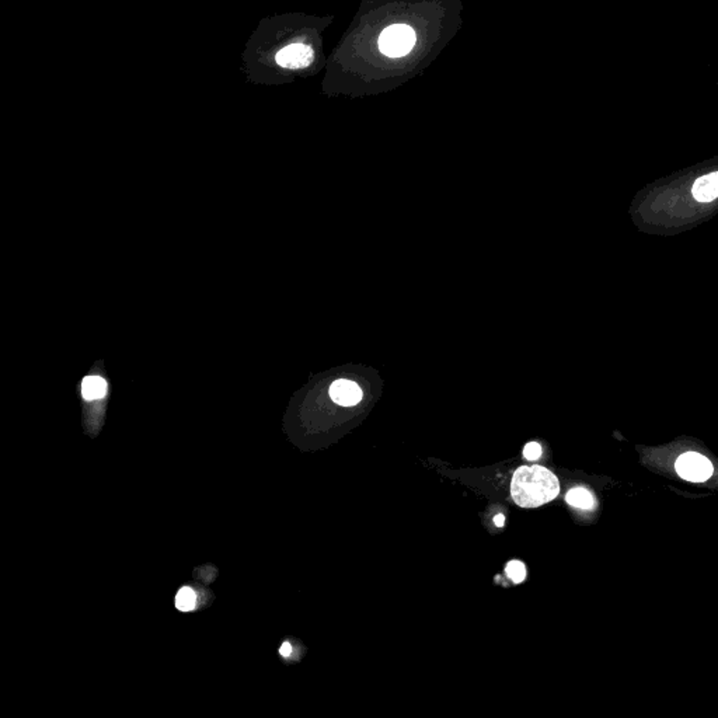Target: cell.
<instances>
[{
    "instance_id": "cell-7",
    "label": "cell",
    "mask_w": 718,
    "mask_h": 718,
    "mask_svg": "<svg viewBox=\"0 0 718 718\" xmlns=\"http://www.w3.org/2000/svg\"><path fill=\"white\" fill-rule=\"evenodd\" d=\"M107 391V383L100 376H86L81 383V394L86 400L102 398Z\"/></svg>"
},
{
    "instance_id": "cell-3",
    "label": "cell",
    "mask_w": 718,
    "mask_h": 718,
    "mask_svg": "<svg viewBox=\"0 0 718 718\" xmlns=\"http://www.w3.org/2000/svg\"><path fill=\"white\" fill-rule=\"evenodd\" d=\"M675 468L682 478H684L687 481H693V482L705 481L712 474L711 461L707 457H704L703 454L696 453V452H689V453L682 454L676 460Z\"/></svg>"
},
{
    "instance_id": "cell-8",
    "label": "cell",
    "mask_w": 718,
    "mask_h": 718,
    "mask_svg": "<svg viewBox=\"0 0 718 718\" xmlns=\"http://www.w3.org/2000/svg\"><path fill=\"white\" fill-rule=\"evenodd\" d=\"M565 501L571 506L581 508V509H592L595 506V499H593L592 494L588 489L582 488V487H576V488L569 489L567 496H565Z\"/></svg>"
},
{
    "instance_id": "cell-4",
    "label": "cell",
    "mask_w": 718,
    "mask_h": 718,
    "mask_svg": "<svg viewBox=\"0 0 718 718\" xmlns=\"http://www.w3.org/2000/svg\"><path fill=\"white\" fill-rule=\"evenodd\" d=\"M314 59L311 46L306 43H292L278 50L275 60L279 66L286 69H303L307 67Z\"/></svg>"
},
{
    "instance_id": "cell-9",
    "label": "cell",
    "mask_w": 718,
    "mask_h": 718,
    "mask_svg": "<svg viewBox=\"0 0 718 718\" xmlns=\"http://www.w3.org/2000/svg\"><path fill=\"white\" fill-rule=\"evenodd\" d=\"M195 602H196V595H195L194 589H191L188 586L181 588L175 595V607L180 611L192 610L195 607Z\"/></svg>"
},
{
    "instance_id": "cell-13",
    "label": "cell",
    "mask_w": 718,
    "mask_h": 718,
    "mask_svg": "<svg viewBox=\"0 0 718 718\" xmlns=\"http://www.w3.org/2000/svg\"><path fill=\"white\" fill-rule=\"evenodd\" d=\"M503 522H505V517H503V515H501V513H499V515H496V516L494 517V523H495L498 527H502V526H503Z\"/></svg>"
},
{
    "instance_id": "cell-6",
    "label": "cell",
    "mask_w": 718,
    "mask_h": 718,
    "mask_svg": "<svg viewBox=\"0 0 718 718\" xmlns=\"http://www.w3.org/2000/svg\"><path fill=\"white\" fill-rule=\"evenodd\" d=\"M691 192L698 202H710L718 198V171L696 180Z\"/></svg>"
},
{
    "instance_id": "cell-2",
    "label": "cell",
    "mask_w": 718,
    "mask_h": 718,
    "mask_svg": "<svg viewBox=\"0 0 718 718\" xmlns=\"http://www.w3.org/2000/svg\"><path fill=\"white\" fill-rule=\"evenodd\" d=\"M415 45V32L407 24H393L379 36V49L390 57L405 56Z\"/></svg>"
},
{
    "instance_id": "cell-10",
    "label": "cell",
    "mask_w": 718,
    "mask_h": 718,
    "mask_svg": "<svg viewBox=\"0 0 718 718\" xmlns=\"http://www.w3.org/2000/svg\"><path fill=\"white\" fill-rule=\"evenodd\" d=\"M505 572L506 575L515 582V583H519L524 579L526 576V568L523 565L522 561H517V560H512L506 564L505 567Z\"/></svg>"
},
{
    "instance_id": "cell-12",
    "label": "cell",
    "mask_w": 718,
    "mask_h": 718,
    "mask_svg": "<svg viewBox=\"0 0 718 718\" xmlns=\"http://www.w3.org/2000/svg\"><path fill=\"white\" fill-rule=\"evenodd\" d=\"M279 653H280L282 656H289V655L292 653V645H290L289 642H283V644H282V646H280V649H279Z\"/></svg>"
},
{
    "instance_id": "cell-1",
    "label": "cell",
    "mask_w": 718,
    "mask_h": 718,
    "mask_svg": "<svg viewBox=\"0 0 718 718\" xmlns=\"http://www.w3.org/2000/svg\"><path fill=\"white\" fill-rule=\"evenodd\" d=\"M560 492L557 477L543 466H520L512 477L510 495L522 508H537L553 501Z\"/></svg>"
},
{
    "instance_id": "cell-11",
    "label": "cell",
    "mask_w": 718,
    "mask_h": 718,
    "mask_svg": "<svg viewBox=\"0 0 718 718\" xmlns=\"http://www.w3.org/2000/svg\"><path fill=\"white\" fill-rule=\"evenodd\" d=\"M523 456L526 457V460H530V461L537 460L541 456V446L536 442L527 443L523 449Z\"/></svg>"
},
{
    "instance_id": "cell-5",
    "label": "cell",
    "mask_w": 718,
    "mask_h": 718,
    "mask_svg": "<svg viewBox=\"0 0 718 718\" xmlns=\"http://www.w3.org/2000/svg\"><path fill=\"white\" fill-rule=\"evenodd\" d=\"M330 395L332 401H335L339 405H355L362 398V390L360 387L351 380L339 379L335 380L330 387Z\"/></svg>"
}]
</instances>
